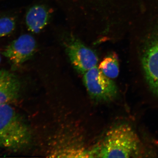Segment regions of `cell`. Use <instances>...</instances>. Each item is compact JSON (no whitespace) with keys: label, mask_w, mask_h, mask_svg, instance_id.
<instances>
[{"label":"cell","mask_w":158,"mask_h":158,"mask_svg":"<svg viewBox=\"0 0 158 158\" xmlns=\"http://www.w3.org/2000/svg\"><path fill=\"white\" fill-rule=\"evenodd\" d=\"M141 142L135 130L123 124L108 131L98 147L91 151L93 157H136Z\"/></svg>","instance_id":"cell-1"},{"label":"cell","mask_w":158,"mask_h":158,"mask_svg":"<svg viewBox=\"0 0 158 158\" xmlns=\"http://www.w3.org/2000/svg\"><path fill=\"white\" fill-rule=\"evenodd\" d=\"M31 132L19 113L9 103L0 105V148L18 152L31 141Z\"/></svg>","instance_id":"cell-2"},{"label":"cell","mask_w":158,"mask_h":158,"mask_svg":"<svg viewBox=\"0 0 158 158\" xmlns=\"http://www.w3.org/2000/svg\"><path fill=\"white\" fill-rule=\"evenodd\" d=\"M55 4L63 12L67 20L80 21L90 19L101 13L110 0H45Z\"/></svg>","instance_id":"cell-3"},{"label":"cell","mask_w":158,"mask_h":158,"mask_svg":"<svg viewBox=\"0 0 158 158\" xmlns=\"http://www.w3.org/2000/svg\"><path fill=\"white\" fill-rule=\"evenodd\" d=\"M63 44L71 63L80 73L84 74L97 65L98 58L96 53L78 38L77 36L73 34H68Z\"/></svg>","instance_id":"cell-4"},{"label":"cell","mask_w":158,"mask_h":158,"mask_svg":"<svg viewBox=\"0 0 158 158\" xmlns=\"http://www.w3.org/2000/svg\"><path fill=\"white\" fill-rule=\"evenodd\" d=\"M83 81L88 94L97 101H108L116 96L117 88L112 79L106 77L97 65L84 74Z\"/></svg>","instance_id":"cell-5"},{"label":"cell","mask_w":158,"mask_h":158,"mask_svg":"<svg viewBox=\"0 0 158 158\" xmlns=\"http://www.w3.org/2000/svg\"><path fill=\"white\" fill-rule=\"evenodd\" d=\"M142 64L148 84L158 95V32L151 36L145 45Z\"/></svg>","instance_id":"cell-6"},{"label":"cell","mask_w":158,"mask_h":158,"mask_svg":"<svg viewBox=\"0 0 158 158\" xmlns=\"http://www.w3.org/2000/svg\"><path fill=\"white\" fill-rule=\"evenodd\" d=\"M37 49V42L30 34H23L13 40L5 48L3 55L14 67L26 62L34 55Z\"/></svg>","instance_id":"cell-7"},{"label":"cell","mask_w":158,"mask_h":158,"mask_svg":"<svg viewBox=\"0 0 158 158\" xmlns=\"http://www.w3.org/2000/svg\"><path fill=\"white\" fill-rule=\"evenodd\" d=\"M52 12L46 5L37 4L32 6L26 13L25 23L29 31L34 34L40 33L50 21Z\"/></svg>","instance_id":"cell-8"},{"label":"cell","mask_w":158,"mask_h":158,"mask_svg":"<svg viewBox=\"0 0 158 158\" xmlns=\"http://www.w3.org/2000/svg\"><path fill=\"white\" fill-rule=\"evenodd\" d=\"M20 90V82L17 77L7 71L0 70V105L17 100Z\"/></svg>","instance_id":"cell-9"},{"label":"cell","mask_w":158,"mask_h":158,"mask_svg":"<svg viewBox=\"0 0 158 158\" xmlns=\"http://www.w3.org/2000/svg\"><path fill=\"white\" fill-rule=\"evenodd\" d=\"M98 68L109 78H116L119 74L118 57L115 53H111L105 57L100 63Z\"/></svg>","instance_id":"cell-10"},{"label":"cell","mask_w":158,"mask_h":158,"mask_svg":"<svg viewBox=\"0 0 158 158\" xmlns=\"http://www.w3.org/2000/svg\"><path fill=\"white\" fill-rule=\"evenodd\" d=\"M15 22L11 17L0 18V37H5L11 34L15 28Z\"/></svg>","instance_id":"cell-11"},{"label":"cell","mask_w":158,"mask_h":158,"mask_svg":"<svg viewBox=\"0 0 158 158\" xmlns=\"http://www.w3.org/2000/svg\"><path fill=\"white\" fill-rule=\"evenodd\" d=\"M1 59H1V56H0V63H1Z\"/></svg>","instance_id":"cell-12"}]
</instances>
